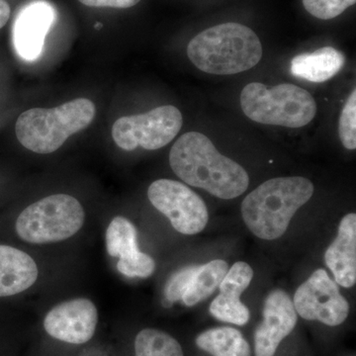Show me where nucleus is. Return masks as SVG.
I'll return each instance as SVG.
<instances>
[{
    "mask_svg": "<svg viewBox=\"0 0 356 356\" xmlns=\"http://www.w3.org/2000/svg\"><path fill=\"white\" fill-rule=\"evenodd\" d=\"M170 168L185 184L202 188L215 197L234 199L242 195L250 177L242 165L222 156L204 134H184L170 153Z\"/></svg>",
    "mask_w": 356,
    "mask_h": 356,
    "instance_id": "obj_1",
    "label": "nucleus"
},
{
    "mask_svg": "<svg viewBox=\"0 0 356 356\" xmlns=\"http://www.w3.org/2000/svg\"><path fill=\"white\" fill-rule=\"evenodd\" d=\"M264 50L254 31L240 23H222L199 33L189 42L187 56L206 74L229 76L254 67Z\"/></svg>",
    "mask_w": 356,
    "mask_h": 356,
    "instance_id": "obj_2",
    "label": "nucleus"
},
{
    "mask_svg": "<svg viewBox=\"0 0 356 356\" xmlns=\"http://www.w3.org/2000/svg\"><path fill=\"white\" fill-rule=\"evenodd\" d=\"M313 194L314 184L305 177L267 180L243 199V221L257 238L276 240L284 235L293 216Z\"/></svg>",
    "mask_w": 356,
    "mask_h": 356,
    "instance_id": "obj_3",
    "label": "nucleus"
},
{
    "mask_svg": "<svg viewBox=\"0 0 356 356\" xmlns=\"http://www.w3.org/2000/svg\"><path fill=\"white\" fill-rule=\"evenodd\" d=\"M95 111V105L86 98H77L55 108L27 110L16 122V137L23 147L34 153H54L70 136L88 128Z\"/></svg>",
    "mask_w": 356,
    "mask_h": 356,
    "instance_id": "obj_4",
    "label": "nucleus"
},
{
    "mask_svg": "<svg viewBox=\"0 0 356 356\" xmlns=\"http://www.w3.org/2000/svg\"><path fill=\"white\" fill-rule=\"evenodd\" d=\"M241 106L250 120L287 128L304 127L317 113L311 93L290 83L273 88L259 83L248 84L241 93Z\"/></svg>",
    "mask_w": 356,
    "mask_h": 356,
    "instance_id": "obj_5",
    "label": "nucleus"
},
{
    "mask_svg": "<svg viewBox=\"0 0 356 356\" xmlns=\"http://www.w3.org/2000/svg\"><path fill=\"white\" fill-rule=\"evenodd\" d=\"M84 210L76 198L67 194L48 196L31 204L18 217L16 232L25 242H62L83 226Z\"/></svg>",
    "mask_w": 356,
    "mask_h": 356,
    "instance_id": "obj_6",
    "label": "nucleus"
},
{
    "mask_svg": "<svg viewBox=\"0 0 356 356\" xmlns=\"http://www.w3.org/2000/svg\"><path fill=\"white\" fill-rule=\"evenodd\" d=\"M182 123L181 112L172 105H165L145 114L119 118L112 127V137L124 151H134L138 147L156 151L177 137Z\"/></svg>",
    "mask_w": 356,
    "mask_h": 356,
    "instance_id": "obj_7",
    "label": "nucleus"
},
{
    "mask_svg": "<svg viewBox=\"0 0 356 356\" xmlns=\"http://www.w3.org/2000/svg\"><path fill=\"white\" fill-rule=\"evenodd\" d=\"M147 197L156 210L168 218L178 233L196 235L207 226V206L200 196L181 182L156 180L149 185Z\"/></svg>",
    "mask_w": 356,
    "mask_h": 356,
    "instance_id": "obj_8",
    "label": "nucleus"
},
{
    "mask_svg": "<svg viewBox=\"0 0 356 356\" xmlns=\"http://www.w3.org/2000/svg\"><path fill=\"white\" fill-rule=\"evenodd\" d=\"M293 305L305 320L318 321L330 327L343 324L350 313L348 301L324 269H318L300 285Z\"/></svg>",
    "mask_w": 356,
    "mask_h": 356,
    "instance_id": "obj_9",
    "label": "nucleus"
},
{
    "mask_svg": "<svg viewBox=\"0 0 356 356\" xmlns=\"http://www.w3.org/2000/svg\"><path fill=\"white\" fill-rule=\"evenodd\" d=\"M97 324V309L90 300L84 298L60 303L51 309L44 320V331L49 336L72 344L90 341Z\"/></svg>",
    "mask_w": 356,
    "mask_h": 356,
    "instance_id": "obj_10",
    "label": "nucleus"
},
{
    "mask_svg": "<svg viewBox=\"0 0 356 356\" xmlns=\"http://www.w3.org/2000/svg\"><path fill=\"white\" fill-rule=\"evenodd\" d=\"M293 301L283 290L269 293L264 303V322L254 334L255 356H274L281 341L297 324Z\"/></svg>",
    "mask_w": 356,
    "mask_h": 356,
    "instance_id": "obj_11",
    "label": "nucleus"
},
{
    "mask_svg": "<svg viewBox=\"0 0 356 356\" xmlns=\"http://www.w3.org/2000/svg\"><path fill=\"white\" fill-rule=\"evenodd\" d=\"M106 248L108 254L119 257L117 268L127 277L147 278L154 273L153 257L140 252L137 229L126 218L117 216L110 222L106 231Z\"/></svg>",
    "mask_w": 356,
    "mask_h": 356,
    "instance_id": "obj_12",
    "label": "nucleus"
},
{
    "mask_svg": "<svg viewBox=\"0 0 356 356\" xmlns=\"http://www.w3.org/2000/svg\"><path fill=\"white\" fill-rule=\"evenodd\" d=\"M254 271L243 261L236 262L220 284V294L211 303L209 311L213 317L222 322L245 325L250 321L248 307L240 300L241 295L252 282Z\"/></svg>",
    "mask_w": 356,
    "mask_h": 356,
    "instance_id": "obj_13",
    "label": "nucleus"
},
{
    "mask_svg": "<svg viewBox=\"0 0 356 356\" xmlns=\"http://www.w3.org/2000/svg\"><path fill=\"white\" fill-rule=\"evenodd\" d=\"M56 19L55 9L46 1L23 7L14 24V44L20 57L36 60L43 50L44 38Z\"/></svg>",
    "mask_w": 356,
    "mask_h": 356,
    "instance_id": "obj_14",
    "label": "nucleus"
},
{
    "mask_svg": "<svg viewBox=\"0 0 356 356\" xmlns=\"http://www.w3.org/2000/svg\"><path fill=\"white\" fill-rule=\"evenodd\" d=\"M337 284L353 287L356 282V215L350 213L341 220L336 240L325 254Z\"/></svg>",
    "mask_w": 356,
    "mask_h": 356,
    "instance_id": "obj_15",
    "label": "nucleus"
},
{
    "mask_svg": "<svg viewBox=\"0 0 356 356\" xmlns=\"http://www.w3.org/2000/svg\"><path fill=\"white\" fill-rule=\"evenodd\" d=\"M38 266L29 254L9 245H0V297L29 289L38 278Z\"/></svg>",
    "mask_w": 356,
    "mask_h": 356,
    "instance_id": "obj_16",
    "label": "nucleus"
},
{
    "mask_svg": "<svg viewBox=\"0 0 356 356\" xmlns=\"http://www.w3.org/2000/svg\"><path fill=\"white\" fill-rule=\"evenodd\" d=\"M346 64L341 51L324 47L313 53L301 54L293 58L290 72L293 76L311 83H325L339 74Z\"/></svg>",
    "mask_w": 356,
    "mask_h": 356,
    "instance_id": "obj_17",
    "label": "nucleus"
},
{
    "mask_svg": "<svg viewBox=\"0 0 356 356\" xmlns=\"http://www.w3.org/2000/svg\"><path fill=\"white\" fill-rule=\"evenodd\" d=\"M196 346L213 356H250V346L242 332L231 327H214L196 337Z\"/></svg>",
    "mask_w": 356,
    "mask_h": 356,
    "instance_id": "obj_18",
    "label": "nucleus"
},
{
    "mask_svg": "<svg viewBox=\"0 0 356 356\" xmlns=\"http://www.w3.org/2000/svg\"><path fill=\"white\" fill-rule=\"evenodd\" d=\"M228 270V264L222 259H215L197 266L181 301L188 307L203 301L220 286Z\"/></svg>",
    "mask_w": 356,
    "mask_h": 356,
    "instance_id": "obj_19",
    "label": "nucleus"
},
{
    "mask_svg": "<svg viewBox=\"0 0 356 356\" xmlns=\"http://www.w3.org/2000/svg\"><path fill=\"white\" fill-rule=\"evenodd\" d=\"M136 356H184L179 343L163 331L145 329L135 339Z\"/></svg>",
    "mask_w": 356,
    "mask_h": 356,
    "instance_id": "obj_20",
    "label": "nucleus"
},
{
    "mask_svg": "<svg viewBox=\"0 0 356 356\" xmlns=\"http://www.w3.org/2000/svg\"><path fill=\"white\" fill-rule=\"evenodd\" d=\"M339 135L341 144L348 149H356V90L348 97L339 121Z\"/></svg>",
    "mask_w": 356,
    "mask_h": 356,
    "instance_id": "obj_21",
    "label": "nucleus"
},
{
    "mask_svg": "<svg viewBox=\"0 0 356 356\" xmlns=\"http://www.w3.org/2000/svg\"><path fill=\"white\" fill-rule=\"evenodd\" d=\"M307 11L321 20H331L355 6L356 0H302Z\"/></svg>",
    "mask_w": 356,
    "mask_h": 356,
    "instance_id": "obj_22",
    "label": "nucleus"
},
{
    "mask_svg": "<svg viewBox=\"0 0 356 356\" xmlns=\"http://www.w3.org/2000/svg\"><path fill=\"white\" fill-rule=\"evenodd\" d=\"M196 268H197V266H194L184 267V268L177 271L168 280L165 288V301L168 302L170 305L182 299V296H184L192 277H193Z\"/></svg>",
    "mask_w": 356,
    "mask_h": 356,
    "instance_id": "obj_23",
    "label": "nucleus"
},
{
    "mask_svg": "<svg viewBox=\"0 0 356 356\" xmlns=\"http://www.w3.org/2000/svg\"><path fill=\"white\" fill-rule=\"evenodd\" d=\"M79 1L89 7L125 9L137 6L140 0H79Z\"/></svg>",
    "mask_w": 356,
    "mask_h": 356,
    "instance_id": "obj_24",
    "label": "nucleus"
},
{
    "mask_svg": "<svg viewBox=\"0 0 356 356\" xmlns=\"http://www.w3.org/2000/svg\"><path fill=\"white\" fill-rule=\"evenodd\" d=\"M10 17V6L6 0H0V29L6 26Z\"/></svg>",
    "mask_w": 356,
    "mask_h": 356,
    "instance_id": "obj_25",
    "label": "nucleus"
}]
</instances>
